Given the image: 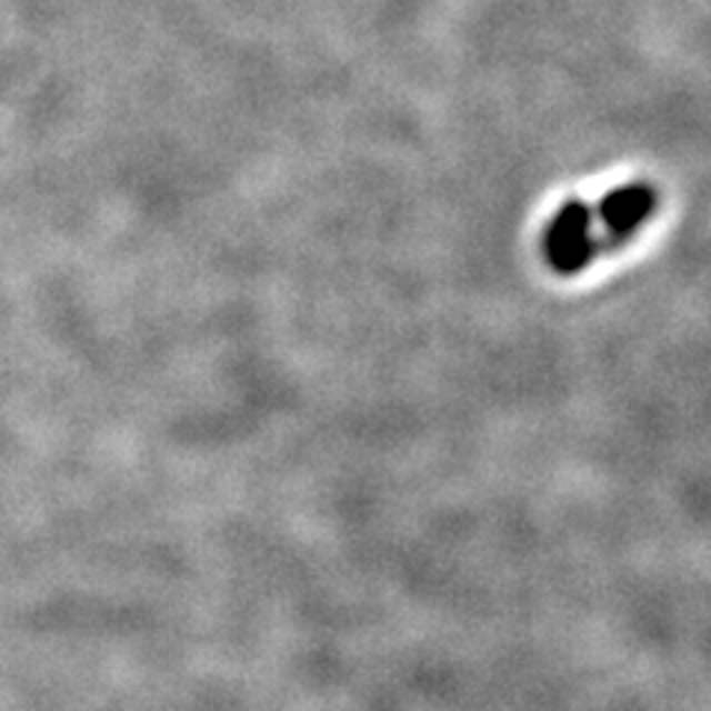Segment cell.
I'll use <instances>...</instances> for the list:
<instances>
[{"label":"cell","instance_id":"obj_1","mask_svg":"<svg viewBox=\"0 0 711 711\" xmlns=\"http://www.w3.org/2000/svg\"><path fill=\"white\" fill-rule=\"evenodd\" d=\"M593 213L581 202L563 204L545 231V256L560 273H575L593 258L595 240L590 238Z\"/></svg>","mask_w":711,"mask_h":711},{"label":"cell","instance_id":"obj_2","mask_svg":"<svg viewBox=\"0 0 711 711\" xmlns=\"http://www.w3.org/2000/svg\"><path fill=\"white\" fill-rule=\"evenodd\" d=\"M652 204H655V193L649 187L631 184L622 187V190H613L611 196H604L599 213L608 222L613 238H622V234H629V231H634L640 222L647 220Z\"/></svg>","mask_w":711,"mask_h":711}]
</instances>
